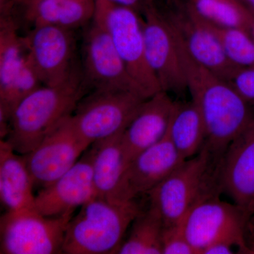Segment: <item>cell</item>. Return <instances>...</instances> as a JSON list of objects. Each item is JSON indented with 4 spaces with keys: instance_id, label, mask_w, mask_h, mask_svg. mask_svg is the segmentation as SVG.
Wrapping results in <instances>:
<instances>
[{
    "instance_id": "cell-27",
    "label": "cell",
    "mask_w": 254,
    "mask_h": 254,
    "mask_svg": "<svg viewBox=\"0 0 254 254\" xmlns=\"http://www.w3.org/2000/svg\"><path fill=\"white\" fill-rule=\"evenodd\" d=\"M229 83L254 108V67H241Z\"/></svg>"
},
{
    "instance_id": "cell-1",
    "label": "cell",
    "mask_w": 254,
    "mask_h": 254,
    "mask_svg": "<svg viewBox=\"0 0 254 254\" xmlns=\"http://www.w3.org/2000/svg\"><path fill=\"white\" fill-rule=\"evenodd\" d=\"M172 29L176 38L188 91L204 121V147L214 164L218 166L229 145L254 118L252 107L229 82L193 60L180 37Z\"/></svg>"
},
{
    "instance_id": "cell-7",
    "label": "cell",
    "mask_w": 254,
    "mask_h": 254,
    "mask_svg": "<svg viewBox=\"0 0 254 254\" xmlns=\"http://www.w3.org/2000/svg\"><path fill=\"white\" fill-rule=\"evenodd\" d=\"M250 222L237 205L216 195L197 203L185 217L184 227L196 254L218 242L237 247L241 253L252 254L246 239Z\"/></svg>"
},
{
    "instance_id": "cell-21",
    "label": "cell",
    "mask_w": 254,
    "mask_h": 254,
    "mask_svg": "<svg viewBox=\"0 0 254 254\" xmlns=\"http://www.w3.org/2000/svg\"><path fill=\"white\" fill-rule=\"evenodd\" d=\"M123 133L91 144L95 151L93 162L94 195L114 201H119L120 186L128 165L122 145Z\"/></svg>"
},
{
    "instance_id": "cell-20",
    "label": "cell",
    "mask_w": 254,
    "mask_h": 254,
    "mask_svg": "<svg viewBox=\"0 0 254 254\" xmlns=\"http://www.w3.org/2000/svg\"><path fill=\"white\" fill-rule=\"evenodd\" d=\"M96 0H16L32 26L50 25L73 30L91 23Z\"/></svg>"
},
{
    "instance_id": "cell-28",
    "label": "cell",
    "mask_w": 254,
    "mask_h": 254,
    "mask_svg": "<svg viewBox=\"0 0 254 254\" xmlns=\"http://www.w3.org/2000/svg\"><path fill=\"white\" fill-rule=\"evenodd\" d=\"M110 2L136 10L142 14L153 0H107Z\"/></svg>"
},
{
    "instance_id": "cell-17",
    "label": "cell",
    "mask_w": 254,
    "mask_h": 254,
    "mask_svg": "<svg viewBox=\"0 0 254 254\" xmlns=\"http://www.w3.org/2000/svg\"><path fill=\"white\" fill-rule=\"evenodd\" d=\"M93 145L66 173L51 185L41 189L35 198L36 209L42 215L58 217L73 214L94 195Z\"/></svg>"
},
{
    "instance_id": "cell-10",
    "label": "cell",
    "mask_w": 254,
    "mask_h": 254,
    "mask_svg": "<svg viewBox=\"0 0 254 254\" xmlns=\"http://www.w3.org/2000/svg\"><path fill=\"white\" fill-rule=\"evenodd\" d=\"M83 47L82 77L86 89L131 92L148 99L131 77L108 33L93 21L85 33Z\"/></svg>"
},
{
    "instance_id": "cell-19",
    "label": "cell",
    "mask_w": 254,
    "mask_h": 254,
    "mask_svg": "<svg viewBox=\"0 0 254 254\" xmlns=\"http://www.w3.org/2000/svg\"><path fill=\"white\" fill-rule=\"evenodd\" d=\"M34 183L23 155L0 141V200L6 211L36 208Z\"/></svg>"
},
{
    "instance_id": "cell-16",
    "label": "cell",
    "mask_w": 254,
    "mask_h": 254,
    "mask_svg": "<svg viewBox=\"0 0 254 254\" xmlns=\"http://www.w3.org/2000/svg\"><path fill=\"white\" fill-rule=\"evenodd\" d=\"M185 158L170 138L169 131L160 141L142 151L128 163L124 174L119 201L148 194L178 168Z\"/></svg>"
},
{
    "instance_id": "cell-5",
    "label": "cell",
    "mask_w": 254,
    "mask_h": 254,
    "mask_svg": "<svg viewBox=\"0 0 254 254\" xmlns=\"http://www.w3.org/2000/svg\"><path fill=\"white\" fill-rule=\"evenodd\" d=\"M92 21L108 33L127 70L145 96L149 98L162 91L147 62L142 14L107 0H96Z\"/></svg>"
},
{
    "instance_id": "cell-30",
    "label": "cell",
    "mask_w": 254,
    "mask_h": 254,
    "mask_svg": "<svg viewBox=\"0 0 254 254\" xmlns=\"http://www.w3.org/2000/svg\"><path fill=\"white\" fill-rule=\"evenodd\" d=\"M242 1L254 12V0H242Z\"/></svg>"
},
{
    "instance_id": "cell-32",
    "label": "cell",
    "mask_w": 254,
    "mask_h": 254,
    "mask_svg": "<svg viewBox=\"0 0 254 254\" xmlns=\"http://www.w3.org/2000/svg\"></svg>"
},
{
    "instance_id": "cell-15",
    "label": "cell",
    "mask_w": 254,
    "mask_h": 254,
    "mask_svg": "<svg viewBox=\"0 0 254 254\" xmlns=\"http://www.w3.org/2000/svg\"><path fill=\"white\" fill-rule=\"evenodd\" d=\"M225 192L251 220L254 215V118L230 143L218 167Z\"/></svg>"
},
{
    "instance_id": "cell-14",
    "label": "cell",
    "mask_w": 254,
    "mask_h": 254,
    "mask_svg": "<svg viewBox=\"0 0 254 254\" xmlns=\"http://www.w3.org/2000/svg\"><path fill=\"white\" fill-rule=\"evenodd\" d=\"M0 21V100L15 105L39 87L41 81L28 60L14 16H1Z\"/></svg>"
},
{
    "instance_id": "cell-4",
    "label": "cell",
    "mask_w": 254,
    "mask_h": 254,
    "mask_svg": "<svg viewBox=\"0 0 254 254\" xmlns=\"http://www.w3.org/2000/svg\"><path fill=\"white\" fill-rule=\"evenodd\" d=\"M218 168L203 146L171 175L148 192L150 207L159 213L164 226L182 221L201 200L218 195Z\"/></svg>"
},
{
    "instance_id": "cell-11",
    "label": "cell",
    "mask_w": 254,
    "mask_h": 254,
    "mask_svg": "<svg viewBox=\"0 0 254 254\" xmlns=\"http://www.w3.org/2000/svg\"><path fill=\"white\" fill-rule=\"evenodd\" d=\"M142 16L147 62L162 91L183 95L188 87L173 29L155 0L148 4Z\"/></svg>"
},
{
    "instance_id": "cell-23",
    "label": "cell",
    "mask_w": 254,
    "mask_h": 254,
    "mask_svg": "<svg viewBox=\"0 0 254 254\" xmlns=\"http://www.w3.org/2000/svg\"><path fill=\"white\" fill-rule=\"evenodd\" d=\"M164 223L153 208L141 210L131 224L129 235L119 254H163Z\"/></svg>"
},
{
    "instance_id": "cell-25",
    "label": "cell",
    "mask_w": 254,
    "mask_h": 254,
    "mask_svg": "<svg viewBox=\"0 0 254 254\" xmlns=\"http://www.w3.org/2000/svg\"><path fill=\"white\" fill-rule=\"evenodd\" d=\"M203 21L217 37L225 55L232 63L240 67H254V41L250 32L239 28L222 27L205 20Z\"/></svg>"
},
{
    "instance_id": "cell-6",
    "label": "cell",
    "mask_w": 254,
    "mask_h": 254,
    "mask_svg": "<svg viewBox=\"0 0 254 254\" xmlns=\"http://www.w3.org/2000/svg\"><path fill=\"white\" fill-rule=\"evenodd\" d=\"M71 218L72 214L46 216L36 208L6 211L0 220V254H63Z\"/></svg>"
},
{
    "instance_id": "cell-24",
    "label": "cell",
    "mask_w": 254,
    "mask_h": 254,
    "mask_svg": "<svg viewBox=\"0 0 254 254\" xmlns=\"http://www.w3.org/2000/svg\"><path fill=\"white\" fill-rule=\"evenodd\" d=\"M185 1L195 14L209 23L222 27L242 28L250 33L254 12L242 0Z\"/></svg>"
},
{
    "instance_id": "cell-13",
    "label": "cell",
    "mask_w": 254,
    "mask_h": 254,
    "mask_svg": "<svg viewBox=\"0 0 254 254\" xmlns=\"http://www.w3.org/2000/svg\"><path fill=\"white\" fill-rule=\"evenodd\" d=\"M23 37L28 60L43 85L60 84L78 71L73 65L72 30L40 25L33 26Z\"/></svg>"
},
{
    "instance_id": "cell-29",
    "label": "cell",
    "mask_w": 254,
    "mask_h": 254,
    "mask_svg": "<svg viewBox=\"0 0 254 254\" xmlns=\"http://www.w3.org/2000/svg\"><path fill=\"white\" fill-rule=\"evenodd\" d=\"M234 247L225 242H218L209 246L203 251L202 254H232L235 253Z\"/></svg>"
},
{
    "instance_id": "cell-31",
    "label": "cell",
    "mask_w": 254,
    "mask_h": 254,
    "mask_svg": "<svg viewBox=\"0 0 254 254\" xmlns=\"http://www.w3.org/2000/svg\"><path fill=\"white\" fill-rule=\"evenodd\" d=\"M250 33L252 35V38H253L254 41V14L253 16V19H252V25H251Z\"/></svg>"
},
{
    "instance_id": "cell-12",
    "label": "cell",
    "mask_w": 254,
    "mask_h": 254,
    "mask_svg": "<svg viewBox=\"0 0 254 254\" xmlns=\"http://www.w3.org/2000/svg\"><path fill=\"white\" fill-rule=\"evenodd\" d=\"M170 1V9H160L181 38L189 54L222 79L230 81L241 67L229 60L213 32L189 7L185 0Z\"/></svg>"
},
{
    "instance_id": "cell-2",
    "label": "cell",
    "mask_w": 254,
    "mask_h": 254,
    "mask_svg": "<svg viewBox=\"0 0 254 254\" xmlns=\"http://www.w3.org/2000/svg\"><path fill=\"white\" fill-rule=\"evenodd\" d=\"M86 88L76 71L67 81L55 86H41L15 108L5 140L16 153L26 155L65 118L72 115Z\"/></svg>"
},
{
    "instance_id": "cell-18",
    "label": "cell",
    "mask_w": 254,
    "mask_h": 254,
    "mask_svg": "<svg viewBox=\"0 0 254 254\" xmlns=\"http://www.w3.org/2000/svg\"><path fill=\"white\" fill-rule=\"evenodd\" d=\"M175 105V102L169 93L163 91L142 103L122 134V145L127 165L165 136Z\"/></svg>"
},
{
    "instance_id": "cell-8",
    "label": "cell",
    "mask_w": 254,
    "mask_h": 254,
    "mask_svg": "<svg viewBox=\"0 0 254 254\" xmlns=\"http://www.w3.org/2000/svg\"><path fill=\"white\" fill-rule=\"evenodd\" d=\"M145 100L131 92L96 90L80 100L71 118L91 145L125 131Z\"/></svg>"
},
{
    "instance_id": "cell-9",
    "label": "cell",
    "mask_w": 254,
    "mask_h": 254,
    "mask_svg": "<svg viewBox=\"0 0 254 254\" xmlns=\"http://www.w3.org/2000/svg\"><path fill=\"white\" fill-rule=\"evenodd\" d=\"M90 146L76 130L71 115L60 122L34 149L23 155L34 187L51 185L72 168Z\"/></svg>"
},
{
    "instance_id": "cell-22",
    "label": "cell",
    "mask_w": 254,
    "mask_h": 254,
    "mask_svg": "<svg viewBox=\"0 0 254 254\" xmlns=\"http://www.w3.org/2000/svg\"><path fill=\"white\" fill-rule=\"evenodd\" d=\"M168 131L174 144L185 160L199 153L206 141L204 121L192 100L175 102Z\"/></svg>"
},
{
    "instance_id": "cell-3",
    "label": "cell",
    "mask_w": 254,
    "mask_h": 254,
    "mask_svg": "<svg viewBox=\"0 0 254 254\" xmlns=\"http://www.w3.org/2000/svg\"><path fill=\"white\" fill-rule=\"evenodd\" d=\"M141 207L136 199L114 201L93 195L68 222L63 254H118Z\"/></svg>"
},
{
    "instance_id": "cell-26",
    "label": "cell",
    "mask_w": 254,
    "mask_h": 254,
    "mask_svg": "<svg viewBox=\"0 0 254 254\" xmlns=\"http://www.w3.org/2000/svg\"><path fill=\"white\" fill-rule=\"evenodd\" d=\"M184 220L185 219L175 225L164 226L163 254H196L187 240Z\"/></svg>"
}]
</instances>
